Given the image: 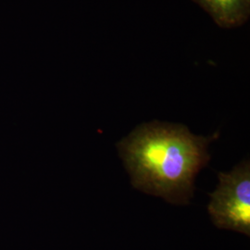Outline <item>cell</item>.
<instances>
[{
  "instance_id": "6da1fadb",
  "label": "cell",
  "mask_w": 250,
  "mask_h": 250,
  "mask_svg": "<svg viewBox=\"0 0 250 250\" xmlns=\"http://www.w3.org/2000/svg\"><path fill=\"white\" fill-rule=\"evenodd\" d=\"M216 137L197 136L187 126L154 121L137 126L117 148L134 188L187 205L196 175L210 159L208 146Z\"/></svg>"
},
{
  "instance_id": "7a4b0ae2",
  "label": "cell",
  "mask_w": 250,
  "mask_h": 250,
  "mask_svg": "<svg viewBox=\"0 0 250 250\" xmlns=\"http://www.w3.org/2000/svg\"><path fill=\"white\" fill-rule=\"evenodd\" d=\"M220 184L209 194L208 210L221 229L250 234V165L245 161L229 173L219 172Z\"/></svg>"
},
{
  "instance_id": "3957f363",
  "label": "cell",
  "mask_w": 250,
  "mask_h": 250,
  "mask_svg": "<svg viewBox=\"0 0 250 250\" xmlns=\"http://www.w3.org/2000/svg\"><path fill=\"white\" fill-rule=\"evenodd\" d=\"M225 29L243 25L250 16V0H192Z\"/></svg>"
}]
</instances>
